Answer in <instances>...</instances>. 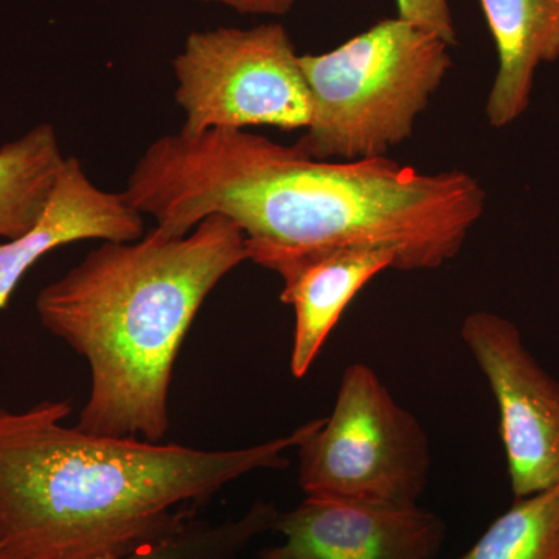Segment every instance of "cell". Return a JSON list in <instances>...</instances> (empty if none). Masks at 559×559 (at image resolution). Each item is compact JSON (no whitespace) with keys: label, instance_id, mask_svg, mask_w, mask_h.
Returning <instances> with one entry per match:
<instances>
[{"label":"cell","instance_id":"5","mask_svg":"<svg viewBox=\"0 0 559 559\" xmlns=\"http://www.w3.org/2000/svg\"><path fill=\"white\" fill-rule=\"evenodd\" d=\"M305 496L417 506L430 474L428 433L377 371L349 364L330 417L299 447Z\"/></svg>","mask_w":559,"mask_h":559},{"label":"cell","instance_id":"10","mask_svg":"<svg viewBox=\"0 0 559 559\" xmlns=\"http://www.w3.org/2000/svg\"><path fill=\"white\" fill-rule=\"evenodd\" d=\"M143 235V215L124 193L98 189L76 157H66L49 204L35 226L0 242V310L33 264L51 250L83 240L135 241Z\"/></svg>","mask_w":559,"mask_h":559},{"label":"cell","instance_id":"1","mask_svg":"<svg viewBox=\"0 0 559 559\" xmlns=\"http://www.w3.org/2000/svg\"><path fill=\"white\" fill-rule=\"evenodd\" d=\"M123 193L170 237L219 215L248 245L390 249L401 272L454 260L487 205L466 171L423 173L390 157L319 160L246 130L162 135Z\"/></svg>","mask_w":559,"mask_h":559},{"label":"cell","instance_id":"14","mask_svg":"<svg viewBox=\"0 0 559 559\" xmlns=\"http://www.w3.org/2000/svg\"><path fill=\"white\" fill-rule=\"evenodd\" d=\"M278 514L275 503L259 500L240 518L212 522L197 516L168 538L124 559H241L253 540L274 532Z\"/></svg>","mask_w":559,"mask_h":559},{"label":"cell","instance_id":"7","mask_svg":"<svg viewBox=\"0 0 559 559\" xmlns=\"http://www.w3.org/2000/svg\"><path fill=\"white\" fill-rule=\"evenodd\" d=\"M460 337L498 404L514 499L559 487V382L525 347L516 323L502 316L471 312Z\"/></svg>","mask_w":559,"mask_h":559},{"label":"cell","instance_id":"11","mask_svg":"<svg viewBox=\"0 0 559 559\" xmlns=\"http://www.w3.org/2000/svg\"><path fill=\"white\" fill-rule=\"evenodd\" d=\"M479 2L498 50L485 116L506 128L527 110L539 66L559 60V0Z\"/></svg>","mask_w":559,"mask_h":559},{"label":"cell","instance_id":"2","mask_svg":"<svg viewBox=\"0 0 559 559\" xmlns=\"http://www.w3.org/2000/svg\"><path fill=\"white\" fill-rule=\"evenodd\" d=\"M68 401L0 409V559H124L200 516L221 489L288 468L322 418L286 436L205 451L69 428Z\"/></svg>","mask_w":559,"mask_h":559},{"label":"cell","instance_id":"8","mask_svg":"<svg viewBox=\"0 0 559 559\" xmlns=\"http://www.w3.org/2000/svg\"><path fill=\"white\" fill-rule=\"evenodd\" d=\"M280 546L259 559H436L447 538L439 514L417 506L307 496L282 513Z\"/></svg>","mask_w":559,"mask_h":559},{"label":"cell","instance_id":"4","mask_svg":"<svg viewBox=\"0 0 559 559\" xmlns=\"http://www.w3.org/2000/svg\"><path fill=\"white\" fill-rule=\"evenodd\" d=\"M451 46L409 22L384 20L320 55H300L310 121L297 148L319 160L388 157L414 134L450 72Z\"/></svg>","mask_w":559,"mask_h":559},{"label":"cell","instance_id":"6","mask_svg":"<svg viewBox=\"0 0 559 559\" xmlns=\"http://www.w3.org/2000/svg\"><path fill=\"white\" fill-rule=\"evenodd\" d=\"M283 25L194 32L173 60L183 134L274 127L305 130L310 92Z\"/></svg>","mask_w":559,"mask_h":559},{"label":"cell","instance_id":"13","mask_svg":"<svg viewBox=\"0 0 559 559\" xmlns=\"http://www.w3.org/2000/svg\"><path fill=\"white\" fill-rule=\"evenodd\" d=\"M457 559H559V487L514 499Z\"/></svg>","mask_w":559,"mask_h":559},{"label":"cell","instance_id":"3","mask_svg":"<svg viewBox=\"0 0 559 559\" xmlns=\"http://www.w3.org/2000/svg\"><path fill=\"white\" fill-rule=\"evenodd\" d=\"M249 261L246 235L224 216L170 237L103 241L36 297L40 325L90 364L76 428L162 443L170 429L173 369L210 293Z\"/></svg>","mask_w":559,"mask_h":559},{"label":"cell","instance_id":"9","mask_svg":"<svg viewBox=\"0 0 559 559\" xmlns=\"http://www.w3.org/2000/svg\"><path fill=\"white\" fill-rule=\"evenodd\" d=\"M249 261L283 280L280 299L293 307L290 373L307 377L353 299L381 272L395 270V252L382 248L289 250L246 242Z\"/></svg>","mask_w":559,"mask_h":559},{"label":"cell","instance_id":"15","mask_svg":"<svg viewBox=\"0 0 559 559\" xmlns=\"http://www.w3.org/2000/svg\"><path fill=\"white\" fill-rule=\"evenodd\" d=\"M400 20L439 36L450 46L457 44L450 0H396Z\"/></svg>","mask_w":559,"mask_h":559},{"label":"cell","instance_id":"16","mask_svg":"<svg viewBox=\"0 0 559 559\" xmlns=\"http://www.w3.org/2000/svg\"><path fill=\"white\" fill-rule=\"evenodd\" d=\"M198 2L218 3L242 14L282 16L293 9L296 0H198Z\"/></svg>","mask_w":559,"mask_h":559},{"label":"cell","instance_id":"12","mask_svg":"<svg viewBox=\"0 0 559 559\" xmlns=\"http://www.w3.org/2000/svg\"><path fill=\"white\" fill-rule=\"evenodd\" d=\"M66 157L50 123H40L0 148V238L20 237L49 204Z\"/></svg>","mask_w":559,"mask_h":559}]
</instances>
